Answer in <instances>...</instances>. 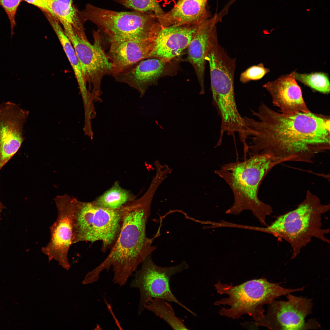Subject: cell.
<instances>
[{
    "mask_svg": "<svg viewBox=\"0 0 330 330\" xmlns=\"http://www.w3.org/2000/svg\"><path fill=\"white\" fill-rule=\"evenodd\" d=\"M256 120L243 117L247 137H252L249 154L269 153L281 160L312 163L330 149L329 117L311 112H278L262 102L251 110Z\"/></svg>",
    "mask_w": 330,
    "mask_h": 330,
    "instance_id": "6da1fadb",
    "label": "cell"
},
{
    "mask_svg": "<svg viewBox=\"0 0 330 330\" xmlns=\"http://www.w3.org/2000/svg\"><path fill=\"white\" fill-rule=\"evenodd\" d=\"M145 198L124 206L118 236L105 259L87 273L91 281H97L103 271H108L112 267L114 283L125 285L139 265L156 249L152 245L155 237L149 238L146 234L152 198L148 196Z\"/></svg>",
    "mask_w": 330,
    "mask_h": 330,
    "instance_id": "7a4b0ae2",
    "label": "cell"
},
{
    "mask_svg": "<svg viewBox=\"0 0 330 330\" xmlns=\"http://www.w3.org/2000/svg\"><path fill=\"white\" fill-rule=\"evenodd\" d=\"M249 156L243 161L224 164L215 172L228 184L233 194V204L226 213L238 215L244 211L250 210L262 225L266 226V218L273 209L270 205L259 200L258 190L269 171L282 162L267 152Z\"/></svg>",
    "mask_w": 330,
    "mask_h": 330,
    "instance_id": "3957f363",
    "label": "cell"
},
{
    "mask_svg": "<svg viewBox=\"0 0 330 330\" xmlns=\"http://www.w3.org/2000/svg\"><path fill=\"white\" fill-rule=\"evenodd\" d=\"M329 204H323L318 196L308 190L305 197L295 209L278 216L265 227L255 226V231L273 235L283 239L292 248L291 258L300 253L313 237L328 244L325 236L328 229L322 227V215L330 210Z\"/></svg>",
    "mask_w": 330,
    "mask_h": 330,
    "instance_id": "277c9868",
    "label": "cell"
},
{
    "mask_svg": "<svg viewBox=\"0 0 330 330\" xmlns=\"http://www.w3.org/2000/svg\"><path fill=\"white\" fill-rule=\"evenodd\" d=\"M215 287L218 293L228 295L215 302V305L229 306L221 308L219 311L221 316L238 319L247 314L255 321L263 316L264 305L269 304L281 296L303 290V287L294 289L285 288L279 283L270 282L265 278L249 280L237 285L223 284L218 281Z\"/></svg>",
    "mask_w": 330,
    "mask_h": 330,
    "instance_id": "5b68a950",
    "label": "cell"
},
{
    "mask_svg": "<svg viewBox=\"0 0 330 330\" xmlns=\"http://www.w3.org/2000/svg\"><path fill=\"white\" fill-rule=\"evenodd\" d=\"M73 203V244L101 241L102 251L111 249L120 230L124 206L115 209L105 208L93 202H82L74 197Z\"/></svg>",
    "mask_w": 330,
    "mask_h": 330,
    "instance_id": "8992f818",
    "label": "cell"
},
{
    "mask_svg": "<svg viewBox=\"0 0 330 330\" xmlns=\"http://www.w3.org/2000/svg\"><path fill=\"white\" fill-rule=\"evenodd\" d=\"M80 15L96 24L109 40L152 38L160 24L153 15L134 11L119 12L88 4Z\"/></svg>",
    "mask_w": 330,
    "mask_h": 330,
    "instance_id": "52a82bcc",
    "label": "cell"
},
{
    "mask_svg": "<svg viewBox=\"0 0 330 330\" xmlns=\"http://www.w3.org/2000/svg\"><path fill=\"white\" fill-rule=\"evenodd\" d=\"M64 31L74 48L84 80L94 101L101 102V81L105 75H112L113 65L102 46L99 30L94 32L92 44L86 35L79 34L72 27L65 28Z\"/></svg>",
    "mask_w": 330,
    "mask_h": 330,
    "instance_id": "ba28073f",
    "label": "cell"
},
{
    "mask_svg": "<svg viewBox=\"0 0 330 330\" xmlns=\"http://www.w3.org/2000/svg\"><path fill=\"white\" fill-rule=\"evenodd\" d=\"M152 254L147 256L142 262L141 268L136 272L130 284L131 287L138 288L140 292L138 314H141L144 310V305L148 299L159 298L174 302L196 316L195 313L177 299L170 288L171 277L187 269V264L184 261L172 266H160L154 262Z\"/></svg>",
    "mask_w": 330,
    "mask_h": 330,
    "instance_id": "9c48e42d",
    "label": "cell"
},
{
    "mask_svg": "<svg viewBox=\"0 0 330 330\" xmlns=\"http://www.w3.org/2000/svg\"><path fill=\"white\" fill-rule=\"evenodd\" d=\"M287 301H272L266 314L256 321L251 322L255 327L264 326L273 330H301L319 326L316 321L307 323L305 318L311 312L312 300L290 294Z\"/></svg>",
    "mask_w": 330,
    "mask_h": 330,
    "instance_id": "30bf717a",
    "label": "cell"
},
{
    "mask_svg": "<svg viewBox=\"0 0 330 330\" xmlns=\"http://www.w3.org/2000/svg\"><path fill=\"white\" fill-rule=\"evenodd\" d=\"M73 198L66 194L57 196L54 199L57 216L50 228V241L41 249L49 262L54 259L67 270L71 267L68 256L70 248L73 244Z\"/></svg>",
    "mask_w": 330,
    "mask_h": 330,
    "instance_id": "8fae6325",
    "label": "cell"
},
{
    "mask_svg": "<svg viewBox=\"0 0 330 330\" xmlns=\"http://www.w3.org/2000/svg\"><path fill=\"white\" fill-rule=\"evenodd\" d=\"M28 111L10 101L0 104V170L17 152L24 140Z\"/></svg>",
    "mask_w": 330,
    "mask_h": 330,
    "instance_id": "7c38bea8",
    "label": "cell"
},
{
    "mask_svg": "<svg viewBox=\"0 0 330 330\" xmlns=\"http://www.w3.org/2000/svg\"><path fill=\"white\" fill-rule=\"evenodd\" d=\"M200 23L160 25L152 38L151 50L147 59L157 58L169 62L179 56L187 48Z\"/></svg>",
    "mask_w": 330,
    "mask_h": 330,
    "instance_id": "4fadbf2b",
    "label": "cell"
},
{
    "mask_svg": "<svg viewBox=\"0 0 330 330\" xmlns=\"http://www.w3.org/2000/svg\"><path fill=\"white\" fill-rule=\"evenodd\" d=\"M295 71L282 75L263 86L270 94L273 103L281 112L292 114L310 112L304 100L302 92L295 79Z\"/></svg>",
    "mask_w": 330,
    "mask_h": 330,
    "instance_id": "5bb4252c",
    "label": "cell"
},
{
    "mask_svg": "<svg viewBox=\"0 0 330 330\" xmlns=\"http://www.w3.org/2000/svg\"><path fill=\"white\" fill-rule=\"evenodd\" d=\"M152 38L109 41L108 55L113 65L114 77L147 58L152 48Z\"/></svg>",
    "mask_w": 330,
    "mask_h": 330,
    "instance_id": "9a60e30c",
    "label": "cell"
},
{
    "mask_svg": "<svg viewBox=\"0 0 330 330\" xmlns=\"http://www.w3.org/2000/svg\"><path fill=\"white\" fill-rule=\"evenodd\" d=\"M224 13L222 11L218 14L216 13L212 17L202 22L187 47V60L196 72L200 87V94L205 93L206 57L210 36L213 30L216 27V24L222 20Z\"/></svg>",
    "mask_w": 330,
    "mask_h": 330,
    "instance_id": "2e32d148",
    "label": "cell"
},
{
    "mask_svg": "<svg viewBox=\"0 0 330 330\" xmlns=\"http://www.w3.org/2000/svg\"><path fill=\"white\" fill-rule=\"evenodd\" d=\"M167 63L157 58L144 59L114 77L117 81L136 89L142 97L164 74Z\"/></svg>",
    "mask_w": 330,
    "mask_h": 330,
    "instance_id": "e0dca14e",
    "label": "cell"
},
{
    "mask_svg": "<svg viewBox=\"0 0 330 330\" xmlns=\"http://www.w3.org/2000/svg\"><path fill=\"white\" fill-rule=\"evenodd\" d=\"M208 0H178L158 20L163 27L199 24L211 16L206 8Z\"/></svg>",
    "mask_w": 330,
    "mask_h": 330,
    "instance_id": "ac0fdd59",
    "label": "cell"
},
{
    "mask_svg": "<svg viewBox=\"0 0 330 330\" xmlns=\"http://www.w3.org/2000/svg\"><path fill=\"white\" fill-rule=\"evenodd\" d=\"M46 17L55 32L72 68L82 95L88 92L83 78L79 62L70 41L58 23V20L51 14Z\"/></svg>",
    "mask_w": 330,
    "mask_h": 330,
    "instance_id": "d6986e66",
    "label": "cell"
},
{
    "mask_svg": "<svg viewBox=\"0 0 330 330\" xmlns=\"http://www.w3.org/2000/svg\"><path fill=\"white\" fill-rule=\"evenodd\" d=\"M46 0L50 8V13L62 24H71L78 32L85 33L82 22L83 20L79 13V14L73 5L56 0Z\"/></svg>",
    "mask_w": 330,
    "mask_h": 330,
    "instance_id": "ffe728a7",
    "label": "cell"
},
{
    "mask_svg": "<svg viewBox=\"0 0 330 330\" xmlns=\"http://www.w3.org/2000/svg\"><path fill=\"white\" fill-rule=\"evenodd\" d=\"M144 308L163 319L173 329H188L183 321L176 315L171 306L164 299L150 298L145 304Z\"/></svg>",
    "mask_w": 330,
    "mask_h": 330,
    "instance_id": "44dd1931",
    "label": "cell"
},
{
    "mask_svg": "<svg viewBox=\"0 0 330 330\" xmlns=\"http://www.w3.org/2000/svg\"><path fill=\"white\" fill-rule=\"evenodd\" d=\"M129 198L126 191L120 188L115 187L93 202L99 207L115 209L123 206L128 201Z\"/></svg>",
    "mask_w": 330,
    "mask_h": 330,
    "instance_id": "7402d4cb",
    "label": "cell"
},
{
    "mask_svg": "<svg viewBox=\"0 0 330 330\" xmlns=\"http://www.w3.org/2000/svg\"><path fill=\"white\" fill-rule=\"evenodd\" d=\"M134 11L154 15L158 20L165 13L157 0H115Z\"/></svg>",
    "mask_w": 330,
    "mask_h": 330,
    "instance_id": "603a6c76",
    "label": "cell"
},
{
    "mask_svg": "<svg viewBox=\"0 0 330 330\" xmlns=\"http://www.w3.org/2000/svg\"><path fill=\"white\" fill-rule=\"evenodd\" d=\"M295 79L314 89L323 93H329L330 83L327 75L321 72L310 74L295 73Z\"/></svg>",
    "mask_w": 330,
    "mask_h": 330,
    "instance_id": "cb8c5ba5",
    "label": "cell"
},
{
    "mask_svg": "<svg viewBox=\"0 0 330 330\" xmlns=\"http://www.w3.org/2000/svg\"><path fill=\"white\" fill-rule=\"evenodd\" d=\"M269 72L262 63L254 65L247 69L240 75V80L243 83L261 79Z\"/></svg>",
    "mask_w": 330,
    "mask_h": 330,
    "instance_id": "d4e9b609",
    "label": "cell"
},
{
    "mask_svg": "<svg viewBox=\"0 0 330 330\" xmlns=\"http://www.w3.org/2000/svg\"><path fill=\"white\" fill-rule=\"evenodd\" d=\"M21 1V0H0V5L4 9L10 21L11 38L14 34V29L16 25L15 16L16 11Z\"/></svg>",
    "mask_w": 330,
    "mask_h": 330,
    "instance_id": "484cf974",
    "label": "cell"
},
{
    "mask_svg": "<svg viewBox=\"0 0 330 330\" xmlns=\"http://www.w3.org/2000/svg\"><path fill=\"white\" fill-rule=\"evenodd\" d=\"M40 8L44 12L50 13V9L46 0H24Z\"/></svg>",
    "mask_w": 330,
    "mask_h": 330,
    "instance_id": "4316f807",
    "label": "cell"
},
{
    "mask_svg": "<svg viewBox=\"0 0 330 330\" xmlns=\"http://www.w3.org/2000/svg\"><path fill=\"white\" fill-rule=\"evenodd\" d=\"M58 1L62 2L64 3L70 5H72V0H56Z\"/></svg>",
    "mask_w": 330,
    "mask_h": 330,
    "instance_id": "83f0119b",
    "label": "cell"
},
{
    "mask_svg": "<svg viewBox=\"0 0 330 330\" xmlns=\"http://www.w3.org/2000/svg\"><path fill=\"white\" fill-rule=\"evenodd\" d=\"M6 208L3 205L0 200V222L1 220V213L3 209Z\"/></svg>",
    "mask_w": 330,
    "mask_h": 330,
    "instance_id": "f1b7e54d",
    "label": "cell"
}]
</instances>
